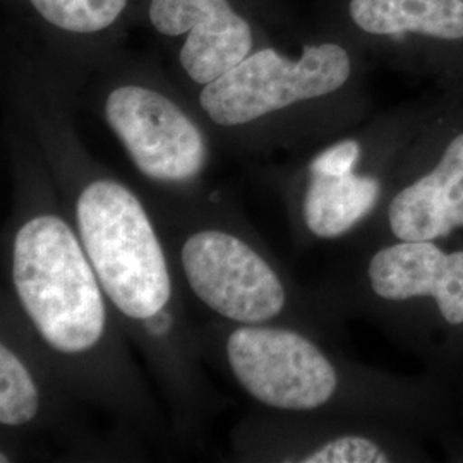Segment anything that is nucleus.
<instances>
[{
	"instance_id": "1",
	"label": "nucleus",
	"mask_w": 463,
	"mask_h": 463,
	"mask_svg": "<svg viewBox=\"0 0 463 463\" xmlns=\"http://www.w3.org/2000/svg\"><path fill=\"white\" fill-rule=\"evenodd\" d=\"M11 279L23 313L47 347L80 357L107 333V302L81 239L62 216L36 213L17 229Z\"/></svg>"
},
{
	"instance_id": "2",
	"label": "nucleus",
	"mask_w": 463,
	"mask_h": 463,
	"mask_svg": "<svg viewBox=\"0 0 463 463\" xmlns=\"http://www.w3.org/2000/svg\"><path fill=\"white\" fill-rule=\"evenodd\" d=\"M76 231L101 288L131 321H153L172 298L165 252L148 212L112 179L86 184L76 199Z\"/></svg>"
},
{
	"instance_id": "3",
	"label": "nucleus",
	"mask_w": 463,
	"mask_h": 463,
	"mask_svg": "<svg viewBox=\"0 0 463 463\" xmlns=\"http://www.w3.org/2000/svg\"><path fill=\"white\" fill-rule=\"evenodd\" d=\"M350 57L335 43L304 47L298 61L275 50L248 55L201 91V107L218 126H242L347 83Z\"/></svg>"
},
{
	"instance_id": "4",
	"label": "nucleus",
	"mask_w": 463,
	"mask_h": 463,
	"mask_svg": "<svg viewBox=\"0 0 463 463\" xmlns=\"http://www.w3.org/2000/svg\"><path fill=\"white\" fill-rule=\"evenodd\" d=\"M233 380L261 405L309 412L336 392L338 374L328 357L298 331L266 325H237L225 342Z\"/></svg>"
},
{
	"instance_id": "5",
	"label": "nucleus",
	"mask_w": 463,
	"mask_h": 463,
	"mask_svg": "<svg viewBox=\"0 0 463 463\" xmlns=\"http://www.w3.org/2000/svg\"><path fill=\"white\" fill-rule=\"evenodd\" d=\"M184 279L215 315L235 325H266L283 313L280 275L246 239L222 229L187 235L181 248Z\"/></svg>"
},
{
	"instance_id": "6",
	"label": "nucleus",
	"mask_w": 463,
	"mask_h": 463,
	"mask_svg": "<svg viewBox=\"0 0 463 463\" xmlns=\"http://www.w3.org/2000/svg\"><path fill=\"white\" fill-rule=\"evenodd\" d=\"M105 118L145 177L183 184L201 174L206 162L203 134L165 95L120 86L105 101Z\"/></svg>"
},
{
	"instance_id": "7",
	"label": "nucleus",
	"mask_w": 463,
	"mask_h": 463,
	"mask_svg": "<svg viewBox=\"0 0 463 463\" xmlns=\"http://www.w3.org/2000/svg\"><path fill=\"white\" fill-rule=\"evenodd\" d=\"M149 19L168 36L189 32L181 64L203 86L241 64L252 47L250 28L229 0H151Z\"/></svg>"
},
{
	"instance_id": "8",
	"label": "nucleus",
	"mask_w": 463,
	"mask_h": 463,
	"mask_svg": "<svg viewBox=\"0 0 463 463\" xmlns=\"http://www.w3.org/2000/svg\"><path fill=\"white\" fill-rule=\"evenodd\" d=\"M367 273L378 298H434L449 325H463V250L445 254L430 241H402L378 250Z\"/></svg>"
},
{
	"instance_id": "9",
	"label": "nucleus",
	"mask_w": 463,
	"mask_h": 463,
	"mask_svg": "<svg viewBox=\"0 0 463 463\" xmlns=\"http://www.w3.org/2000/svg\"><path fill=\"white\" fill-rule=\"evenodd\" d=\"M388 218L400 241H434L463 227V134L432 172L398 193Z\"/></svg>"
},
{
	"instance_id": "10",
	"label": "nucleus",
	"mask_w": 463,
	"mask_h": 463,
	"mask_svg": "<svg viewBox=\"0 0 463 463\" xmlns=\"http://www.w3.org/2000/svg\"><path fill=\"white\" fill-rule=\"evenodd\" d=\"M380 198V183L374 177L319 175L311 174L304 196L302 213L307 229L321 239H335L373 212Z\"/></svg>"
},
{
	"instance_id": "11",
	"label": "nucleus",
	"mask_w": 463,
	"mask_h": 463,
	"mask_svg": "<svg viewBox=\"0 0 463 463\" xmlns=\"http://www.w3.org/2000/svg\"><path fill=\"white\" fill-rule=\"evenodd\" d=\"M350 16L367 33L463 38V0H350Z\"/></svg>"
},
{
	"instance_id": "12",
	"label": "nucleus",
	"mask_w": 463,
	"mask_h": 463,
	"mask_svg": "<svg viewBox=\"0 0 463 463\" xmlns=\"http://www.w3.org/2000/svg\"><path fill=\"white\" fill-rule=\"evenodd\" d=\"M40 411V390L32 371L5 342L0 345V424L24 428Z\"/></svg>"
},
{
	"instance_id": "13",
	"label": "nucleus",
	"mask_w": 463,
	"mask_h": 463,
	"mask_svg": "<svg viewBox=\"0 0 463 463\" xmlns=\"http://www.w3.org/2000/svg\"><path fill=\"white\" fill-rule=\"evenodd\" d=\"M32 4L57 28L95 33L109 28L122 14L128 0H32Z\"/></svg>"
},
{
	"instance_id": "14",
	"label": "nucleus",
	"mask_w": 463,
	"mask_h": 463,
	"mask_svg": "<svg viewBox=\"0 0 463 463\" xmlns=\"http://www.w3.org/2000/svg\"><path fill=\"white\" fill-rule=\"evenodd\" d=\"M390 458L374 441L363 436H342L306 453L304 463H381Z\"/></svg>"
},
{
	"instance_id": "15",
	"label": "nucleus",
	"mask_w": 463,
	"mask_h": 463,
	"mask_svg": "<svg viewBox=\"0 0 463 463\" xmlns=\"http://www.w3.org/2000/svg\"><path fill=\"white\" fill-rule=\"evenodd\" d=\"M361 146L357 141H342L331 148L319 153L309 166V174L319 175H344L354 172V166L359 160Z\"/></svg>"
}]
</instances>
